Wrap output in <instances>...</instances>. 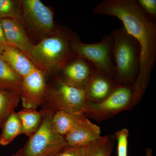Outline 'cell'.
I'll return each instance as SVG.
<instances>
[{"instance_id":"obj_4","label":"cell","mask_w":156,"mask_h":156,"mask_svg":"<svg viewBox=\"0 0 156 156\" xmlns=\"http://www.w3.org/2000/svg\"><path fill=\"white\" fill-rule=\"evenodd\" d=\"M44 106L40 127L21 149L23 156H54L68 146L65 136L53 129L52 118L56 112L49 107Z\"/></svg>"},{"instance_id":"obj_7","label":"cell","mask_w":156,"mask_h":156,"mask_svg":"<svg viewBox=\"0 0 156 156\" xmlns=\"http://www.w3.org/2000/svg\"><path fill=\"white\" fill-rule=\"evenodd\" d=\"M114 40L111 34L105 36L100 42L85 44L80 40L74 43L73 49L78 57L92 62L114 80L115 66L113 58Z\"/></svg>"},{"instance_id":"obj_1","label":"cell","mask_w":156,"mask_h":156,"mask_svg":"<svg viewBox=\"0 0 156 156\" xmlns=\"http://www.w3.org/2000/svg\"><path fill=\"white\" fill-rule=\"evenodd\" d=\"M93 13L118 18L139 44L140 64L134 85V107L143 98L156 61V20L147 14L136 0H103Z\"/></svg>"},{"instance_id":"obj_6","label":"cell","mask_w":156,"mask_h":156,"mask_svg":"<svg viewBox=\"0 0 156 156\" xmlns=\"http://www.w3.org/2000/svg\"><path fill=\"white\" fill-rule=\"evenodd\" d=\"M134 94V85L121 84L103 101L87 102L83 114L98 122L108 119L121 112L133 108Z\"/></svg>"},{"instance_id":"obj_15","label":"cell","mask_w":156,"mask_h":156,"mask_svg":"<svg viewBox=\"0 0 156 156\" xmlns=\"http://www.w3.org/2000/svg\"><path fill=\"white\" fill-rule=\"evenodd\" d=\"M86 117L83 114H73L63 111H57L52 118L53 129L58 134L64 136Z\"/></svg>"},{"instance_id":"obj_11","label":"cell","mask_w":156,"mask_h":156,"mask_svg":"<svg viewBox=\"0 0 156 156\" xmlns=\"http://www.w3.org/2000/svg\"><path fill=\"white\" fill-rule=\"evenodd\" d=\"M120 85L106 73L95 67L84 89L87 102L103 101Z\"/></svg>"},{"instance_id":"obj_16","label":"cell","mask_w":156,"mask_h":156,"mask_svg":"<svg viewBox=\"0 0 156 156\" xmlns=\"http://www.w3.org/2000/svg\"><path fill=\"white\" fill-rule=\"evenodd\" d=\"M17 114L22 125V134L30 137L35 133L41 125L43 119V111L23 108Z\"/></svg>"},{"instance_id":"obj_2","label":"cell","mask_w":156,"mask_h":156,"mask_svg":"<svg viewBox=\"0 0 156 156\" xmlns=\"http://www.w3.org/2000/svg\"><path fill=\"white\" fill-rule=\"evenodd\" d=\"M79 40L67 28L58 27L54 33L34 45L26 55L45 74L58 73L68 62L76 56L73 46Z\"/></svg>"},{"instance_id":"obj_9","label":"cell","mask_w":156,"mask_h":156,"mask_svg":"<svg viewBox=\"0 0 156 156\" xmlns=\"http://www.w3.org/2000/svg\"><path fill=\"white\" fill-rule=\"evenodd\" d=\"M45 75L36 68L23 78L20 99L23 108L37 109L44 105L48 85Z\"/></svg>"},{"instance_id":"obj_18","label":"cell","mask_w":156,"mask_h":156,"mask_svg":"<svg viewBox=\"0 0 156 156\" xmlns=\"http://www.w3.org/2000/svg\"><path fill=\"white\" fill-rule=\"evenodd\" d=\"M20 91L0 90V128L14 112L20 100Z\"/></svg>"},{"instance_id":"obj_25","label":"cell","mask_w":156,"mask_h":156,"mask_svg":"<svg viewBox=\"0 0 156 156\" xmlns=\"http://www.w3.org/2000/svg\"><path fill=\"white\" fill-rule=\"evenodd\" d=\"M2 20H0V55L2 53L6 46L7 44L6 43L5 37V34L2 26Z\"/></svg>"},{"instance_id":"obj_21","label":"cell","mask_w":156,"mask_h":156,"mask_svg":"<svg viewBox=\"0 0 156 156\" xmlns=\"http://www.w3.org/2000/svg\"><path fill=\"white\" fill-rule=\"evenodd\" d=\"M6 18L21 21V1L0 0V20Z\"/></svg>"},{"instance_id":"obj_22","label":"cell","mask_w":156,"mask_h":156,"mask_svg":"<svg viewBox=\"0 0 156 156\" xmlns=\"http://www.w3.org/2000/svg\"><path fill=\"white\" fill-rule=\"evenodd\" d=\"M128 136L129 131L125 128L117 131L115 134L118 144V156H128Z\"/></svg>"},{"instance_id":"obj_12","label":"cell","mask_w":156,"mask_h":156,"mask_svg":"<svg viewBox=\"0 0 156 156\" xmlns=\"http://www.w3.org/2000/svg\"><path fill=\"white\" fill-rule=\"evenodd\" d=\"M99 126L92 123L86 117L77 126L65 135L69 146L83 147L89 146L101 137Z\"/></svg>"},{"instance_id":"obj_24","label":"cell","mask_w":156,"mask_h":156,"mask_svg":"<svg viewBox=\"0 0 156 156\" xmlns=\"http://www.w3.org/2000/svg\"><path fill=\"white\" fill-rule=\"evenodd\" d=\"M136 2L147 14L156 20V0H136Z\"/></svg>"},{"instance_id":"obj_26","label":"cell","mask_w":156,"mask_h":156,"mask_svg":"<svg viewBox=\"0 0 156 156\" xmlns=\"http://www.w3.org/2000/svg\"><path fill=\"white\" fill-rule=\"evenodd\" d=\"M145 156H153V150L151 148H148L146 151Z\"/></svg>"},{"instance_id":"obj_14","label":"cell","mask_w":156,"mask_h":156,"mask_svg":"<svg viewBox=\"0 0 156 156\" xmlns=\"http://www.w3.org/2000/svg\"><path fill=\"white\" fill-rule=\"evenodd\" d=\"M0 56L22 78L36 68L24 53L9 45L6 46Z\"/></svg>"},{"instance_id":"obj_8","label":"cell","mask_w":156,"mask_h":156,"mask_svg":"<svg viewBox=\"0 0 156 156\" xmlns=\"http://www.w3.org/2000/svg\"><path fill=\"white\" fill-rule=\"evenodd\" d=\"M21 21L42 38L54 33L58 27L53 11L40 0L21 1Z\"/></svg>"},{"instance_id":"obj_5","label":"cell","mask_w":156,"mask_h":156,"mask_svg":"<svg viewBox=\"0 0 156 156\" xmlns=\"http://www.w3.org/2000/svg\"><path fill=\"white\" fill-rule=\"evenodd\" d=\"M86 103L83 89L69 85L56 76L53 83L48 85L43 105L55 112L83 114Z\"/></svg>"},{"instance_id":"obj_27","label":"cell","mask_w":156,"mask_h":156,"mask_svg":"<svg viewBox=\"0 0 156 156\" xmlns=\"http://www.w3.org/2000/svg\"><path fill=\"white\" fill-rule=\"evenodd\" d=\"M11 156H23V155L22 151H21V149H20L18 151H17L16 153L12 155Z\"/></svg>"},{"instance_id":"obj_13","label":"cell","mask_w":156,"mask_h":156,"mask_svg":"<svg viewBox=\"0 0 156 156\" xmlns=\"http://www.w3.org/2000/svg\"><path fill=\"white\" fill-rule=\"evenodd\" d=\"M1 21L7 45L18 49L26 55L34 44L19 21L10 18L2 19Z\"/></svg>"},{"instance_id":"obj_3","label":"cell","mask_w":156,"mask_h":156,"mask_svg":"<svg viewBox=\"0 0 156 156\" xmlns=\"http://www.w3.org/2000/svg\"><path fill=\"white\" fill-rule=\"evenodd\" d=\"M111 34L114 40L113 58L114 80L121 85H134L140 64V48L138 42L124 27L114 30Z\"/></svg>"},{"instance_id":"obj_20","label":"cell","mask_w":156,"mask_h":156,"mask_svg":"<svg viewBox=\"0 0 156 156\" xmlns=\"http://www.w3.org/2000/svg\"><path fill=\"white\" fill-rule=\"evenodd\" d=\"M115 136L109 134L101 136L89 146L88 156H110L113 150Z\"/></svg>"},{"instance_id":"obj_23","label":"cell","mask_w":156,"mask_h":156,"mask_svg":"<svg viewBox=\"0 0 156 156\" xmlns=\"http://www.w3.org/2000/svg\"><path fill=\"white\" fill-rule=\"evenodd\" d=\"M89 147H71L67 146L59 151L54 156H88Z\"/></svg>"},{"instance_id":"obj_19","label":"cell","mask_w":156,"mask_h":156,"mask_svg":"<svg viewBox=\"0 0 156 156\" xmlns=\"http://www.w3.org/2000/svg\"><path fill=\"white\" fill-rule=\"evenodd\" d=\"M0 144L6 146L20 134H22V126L17 112H14L6 120L2 128Z\"/></svg>"},{"instance_id":"obj_17","label":"cell","mask_w":156,"mask_h":156,"mask_svg":"<svg viewBox=\"0 0 156 156\" xmlns=\"http://www.w3.org/2000/svg\"><path fill=\"white\" fill-rule=\"evenodd\" d=\"M23 78L0 56V90L21 92Z\"/></svg>"},{"instance_id":"obj_10","label":"cell","mask_w":156,"mask_h":156,"mask_svg":"<svg viewBox=\"0 0 156 156\" xmlns=\"http://www.w3.org/2000/svg\"><path fill=\"white\" fill-rule=\"evenodd\" d=\"M95 68L90 61L76 56L65 65L57 76L69 85L84 90Z\"/></svg>"}]
</instances>
